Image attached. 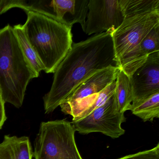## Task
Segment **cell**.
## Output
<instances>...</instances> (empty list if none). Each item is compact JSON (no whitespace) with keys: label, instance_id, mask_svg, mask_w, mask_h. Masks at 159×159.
<instances>
[{"label":"cell","instance_id":"2","mask_svg":"<svg viewBox=\"0 0 159 159\" xmlns=\"http://www.w3.org/2000/svg\"><path fill=\"white\" fill-rule=\"evenodd\" d=\"M124 18L111 30L116 66L128 77L143 65L140 44L159 24V0H119Z\"/></svg>","mask_w":159,"mask_h":159},{"label":"cell","instance_id":"13","mask_svg":"<svg viewBox=\"0 0 159 159\" xmlns=\"http://www.w3.org/2000/svg\"><path fill=\"white\" fill-rule=\"evenodd\" d=\"M130 111L143 121H152L159 118V93L152 95L134 106L131 105Z\"/></svg>","mask_w":159,"mask_h":159},{"label":"cell","instance_id":"7","mask_svg":"<svg viewBox=\"0 0 159 159\" xmlns=\"http://www.w3.org/2000/svg\"><path fill=\"white\" fill-rule=\"evenodd\" d=\"M124 18L119 0H89L88 13L82 28L88 35L101 34L118 28Z\"/></svg>","mask_w":159,"mask_h":159},{"label":"cell","instance_id":"12","mask_svg":"<svg viewBox=\"0 0 159 159\" xmlns=\"http://www.w3.org/2000/svg\"><path fill=\"white\" fill-rule=\"evenodd\" d=\"M115 95L119 111L124 113L130 110L133 102V93L130 78L121 70H119L116 80Z\"/></svg>","mask_w":159,"mask_h":159},{"label":"cell","instance_id":"9","mask_svg":"<svg viewBox=\"0 0 159 159\" xmlns=\"http://www.w3.org/2000/svg\"><path fill=\"white\" fill-rule=\"evenodd\" d=\"M120 69L111 66L99 70L85 79L60 105L64 113L82 99L97 94L115 81Z\"/></svg>","mask_w":159,"mask_h":159},{"label":"cell","instance_id":"8","mask_svg":"<svg viewBox=\"0 0 159 159\" xmlns=\"http://www.w3.org/2000/svg\"><path fill=\"white\" fill-rule=\"evenodd\" d=\"M129 78L133 93L132 106L159 93V52L149 55Z\"/></svg>","mask_w":159,"mask_h":159},{"label":"cell","instance_id":"4","mask_svg":"<svg viewBox=\"0 0 159 159\" xmlns=\"http://www.w3.org/2000/svg\"><path fill=\"white\" fill-rule=\"evenodd\" d=\"M39 77L23 53L12 27L0 29V95L5 103L21 107L29 83Z\"/></svg>","mask_w":159,"mask_h":159},{"label":"cell","instance_id":"1","mask_svg":"<svg viewBox=\"0 0 159 159\" xmlns=\"http://www.w3.org/2000/svg\"><path fill=\"white\" fill-rule=\"evenodd\" d=\"M111 30L72 43L55 71L50 91L43 98L45 113L53 111L85 79L99 70L116 66Z\"/></svg>","mask_w":159,"mask_h":159},{"label":"cell","instance_id":"10","mask_svg":"<svg viewBox=\"0 0 159 159\" xmlns=\"http://www.w3.org/2000/svg\"><path fill=\"white\" fill-rule=\"evenodd\" d=\"M89 0H53L51 14L56 20L72 28L75 24L83 25L88 11Z\"/></svg>","mask_w":159,"mask_h":159},{"label":"cell","instance_id":"15","mask_svg":"<svg viewBox=\"0 0 159 159\" xmlns=\"http://www.w3.org/2000/svg\"><path fill=\"white\" fill-rule=\"evenodd\" d=\"M140 52L146 60L149 55L159 52V24L145 36L140 44Z\"/></svg>","mask_w":159,"mask_h":159},{"label":"cell","instance_id":"17","mask_svg":"<svg viewBox=\"0 0 159 159\" xmlns=\"http://www.w3.org/2000/svg\"><path fill=\"white\" fill-rule=\"evenodd\" d=\"M5 102L0 95V129L3 126L4 122L7 119L6 113H5Z\"/></svg>","mask_w":159,"mask_h":159},{"label":"cell","instance_id":"11","mask_svg":"<svg viewBox=\"0 0 159 159\" xmlns=\"http://www.w3.org/2000/svg\"><path fill=\"white\" fill-rule=\"evenodd\" d=\"M33 152L29 138L6 135L0 143V159H32Z\"/></svg>","mask_w":159,"mask_h":159},{"label":"cell","instance_id":"6","mask_svg":"<svg viewBox=\"0 0 159 159\" xmlns=\"http://www.w3.org/2000/svg\"><path fill=\"white\" fill-rule=\"evenodd\" d=\"M126 121L124 113L119 111L115 92L105 103L95 109L85 118L72 121L75 131L87 134L94 132L101 133L113 139L123 135L125 130L122 123Z\"/></svg>","mask_w":159,"mask_h":159},{"label":"cell","instance_id":"3","mask_svg":"<svg viewBox=\"0 0 159 159\" xmlns=\"http://www.w3.org/2000/svg\"><path fill=\"white\" fill-rule=\"evenodd\" d=\"M23 30L46 73H54L72 47V28L39 13L27 11Z\"/></svg>","mask_w":159,"mask_h":159},{"label":"cell","instance_id":"14","mask_svg":"<svg viewBox=\"0 0 159 159\" xmlns=\"http://www.w3.org/2000/svg\"><path fill=\"white\" fill-rule=\"evenodd\" d=\"M13 28L23 53L32 66L35 72L39 76L41 71L42 70L44 71V66L28 40L23 30V25H16Z\"/></svg>","mask_w":159,"mask_h":159},{"label":"cell","instance_id":"5","mask_svg":"<svg viewBox=\"0 0 159 159\" xmlns=\"http://www.w3.org/2000/svg\"><path fill=\"white\" fill-rule=\"evenodd\" d=\"M76 132L66 120L43 122L34 142L35 159H83L75 139Z\"/></svg>","mask_w":159,"mask_h":159},{"label":"cell","instance_id":"16","mask_svg":"<svg viewBox=\"0 0 159 159\" xmlns=\"http://www.w3.org/2000/svg\"><path fill=\"white\" fill-rule=\"evenodd\" d=\"M118 159H159V143L151 149L126 155Z\"/></svg>","mask_w":159,"mask_h":159}]
</instances>
